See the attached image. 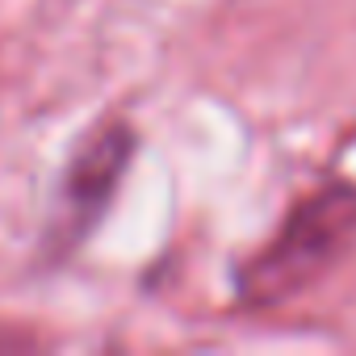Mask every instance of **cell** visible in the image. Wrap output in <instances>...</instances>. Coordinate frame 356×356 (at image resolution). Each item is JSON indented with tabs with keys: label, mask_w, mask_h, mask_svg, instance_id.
<instances>
[{
	"label": "cell",
	"mask_w": 356,
	"mask_h": 356,
	"mask_svg": "<svg viewBox=\"0 0 356 356\" xmlns=\"http://www.w3.org/2000/svg\"><path fill=\"white\" fill-rule=\"evenodd\" d=\"M352 239H356V185L314 189L285 214L281 231L256 252L239 289L256 306L293 298L318 277H327L352 248Z\"/></svg>",
	"instance_id": "6da1fadb"
},
{
	"label": "cell",
	"mask_w": 356,
	"mask_h": 356,
	"mask_svg": "<svg viewBox=\"0 0 356 356\" xmlns=\"http://www.w3.org/2000/svg\"><path fill=\"white\" fill-rule=\"evenodd\" d=\"M130 155H134V130L126 122H105L80 143L63 176V193H59V227H63L67 248L80 243L92 231V222L105 214Z\"/></svg>",
	"instance_id": "7a4b0ae2"
}]
</instances>
